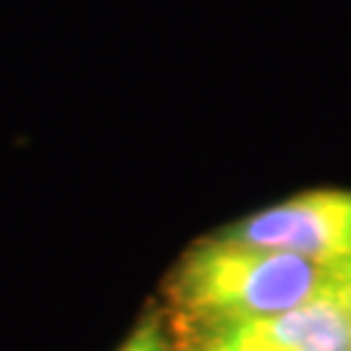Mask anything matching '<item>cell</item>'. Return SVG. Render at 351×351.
<instances>
[{
    "label": "cell",
    "instance_id": "cell-1",
    "mask_svg": "<svg viewBox=\"0 0 351 351\" xmlns=\"http://www.w3.org/2000/svg\"><path fill=\"white\" fill-rule=\"evenodd\" d=\"M328 289L330 268L326 265L213 234L177 265L169 300L198 336H208L221 328L289 313Z\"/></svg>",
    "mask_w": 351,
    "mask_h": 351
},
{
    "label": "cell",
    "instance_id": "cell-2",
    "mask_svg": "<svg viewBox=\"0 0 351 351\" xmlns=\"http://www.w3.org/2000/svg\"><path fill=\"white\" fill-rule=\"evenodd\" d=\"M219 237L263 250L291 252L330 268L351 255V193H302L226 226Z\"/></svg>",
    "mask_w": 351,
    "mask_h": 351
},
{
    "label": "cell",
    "instance_id": "cell-3",
    "mask_svg": "<svg viewBox=\"0 0 351 351\" xmlns=\"http://www.w3.org/2000/svg\"><path fill=\"white\" fill-rule=\"evenodd\" d=\"M201 341L242 351H351V313L328 289L289 313L221 328Z\"/></svg>",
    "mask_w": 351,
    "mask_h": 351
},
{
    "label": "cell",
    "instance_id": "cell-4",
    "mask_svg": "<svg viewBox=\"0 0 351 351\" xmlns=\"http://www.w3.org/2000/svg\"><path fill=\"white\" fill-rule=\"evenodd\" d=\"M123 351H167L162 339V330L154 320H146L136 328V333L128 339V343L123 346Z\"/></svg>",
    "mask_w": 351,
    "mask_h": 351
},
{
    "label": "cell",
    "instance_id": "cell-5",
    "mask_svg": "<svg viewBox=\"0 0 351 351\" xmlns=\"http://www.w3.org/2000/svg\"><path fill=\"white\" fill-rule=\"evenodd\" d=\"M330 291L343 302V307L351 313V255L341 263L330 265Z\"/></svg>",
    "mask_w": 351,
    "mask_h": 351
},
{
    "label": "cell",
    "instance_id": "cell-6",
    "mask_svg": "<svg viewBox=\"0 0 351 351\" xmlns=\"http://www.w3.org/2000/svg\"><path fill=\"white\" fill-rule=\"evenodd\" d=\"M195 351H242V349H232V346H221V343H213V341H201Z\"/></svg>",
    "mask_w": 351,
    "mask_h": 351
}]
</instances>
